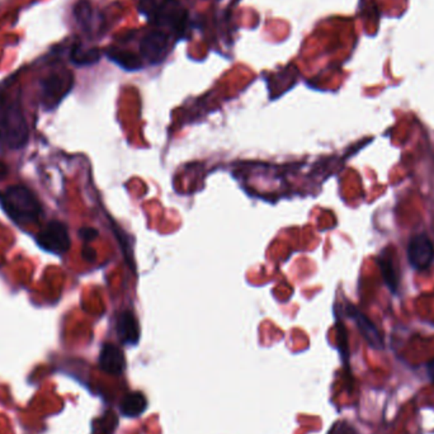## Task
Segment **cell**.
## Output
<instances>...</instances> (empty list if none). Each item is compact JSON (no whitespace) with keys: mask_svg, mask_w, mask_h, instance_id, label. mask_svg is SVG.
I'll return each mask as SVG.
<instances>
[{"mask_svg":"<svg viewBox=\"0 0 434 434\" xmlns=\"http://www.w3.org/2000/svg\"><path fill=\"white\" fill-rule=\"evenodd\" d=\"M36 242L43 251L52 254H64L70 249L71 240L65 224L60 221H50L36 236Z\"/></svg>","mask_w":434,"mask_h":434,"instance_id":"obj_4","label":"cell"},{"mask_svg":"<svg viewBox=\"0 0 434 434\" xmlns=\"http://www.w3.org/2000/svg\"><path fill=\"white\" fill-rule=\"evenodd\" d=\"M347 314L356 323V326L358 328L359 333L365 338V341L368 343V345L371 348L377 350V351L384 350L385 344L382 335L378 332V329L376 328L375 324L363 312H361L356 306L348 305Z\"/></svg>","mask_w":434,"mask_h":434,"instance_id":"obj_8","label":"cell"},{"mask_svg":"<svg viewBox=\"0 0 434 434\" xmlns=\"http://www.w3.org/2000/svg\"><path fill=\"white\" fill-rule=\"evenodd\" d=\"M100 366L102 371L109 375H121L126 367L124 352L115 344L107 343L102 347L100 354Z\"/></svg>","mask_w":434,"mask_h":434,"instance_id":"obj_10","label":"cell"},{"mask_svg":"<svg viewBox=\"0 0 434 434\" xmlns=\"http://www.w3.org/2000/svg\"><path fill=\"white\" fill-rule=\"evenodd\" d=\"M377 264L381 271L384 282L391 293H395L399 288V276L396 273V268L393 266V259L387 255H380L377 259Z\"/></svg>","mask_w":434,"mask_h":434,"instance_id":"obj_13","label":"cell"},{"mask_svg":"<svg viewBox=\"0 0 434 434\" xmlns=\"http://www.w3.org/2000/svg\"><path fill=\"white\" fill-rule=\"evenodd\" d=\"M0 141L10 149H21L28 141V127L17 98L0 102Z\"/></svg>","mask_w":434,"mask_h":434,"instance_id":"obj_2","label":"cell"},{"mask_svg":"<svg viewBox=\"0 0 434 434\" xmlns=\"http://www.w3.org/2000/svg\"><path fill=\"white\" fill-rule=\"evenodd\" d=\"M0 205L18 224H32L42 215L40 201L25 185H12L0 193Z\"/></svg>","mask_w":434,"mask_h":434,"instance_id":"obj_1","label":"cell"},{"mask_svg":"<svg viewBox=\"0 0 434 434\" xmlns=\"http://www.w3.org/2000/svg\"><path fill=\"white\" fill-rule=\"evenodd\" d=\"M145 410H146V399L141 393H130L125 396L121 402V413L125 417H139Z\"/></svg>","mask_w":434,"mask_h":434,"instance_id":"obj_12","label":"cell"},{"mask_svg":"<svg viewBox=\"0 0 434 434\" xmlns=\"http://www.w3.org/2000/svg\"><path fill=\"white\" fill-rule=\"evenodd\" d=\"M426 368L428 377L434 382V358L431 359L429 362H426Z\"/></svg>","mask_w":434,"mask_h":434,"instance_id":"obj_20","label":"cell"},{"mask_svg":"<svg viewBox=\"0 0 434 434\" xmlns=\"http://www.w3.org/2000/svg\"><path fill=\"white\" fill-rule=\"evenodd\" d=\"M408 262L417 271H426L434 260V244L426 234L414 235L407 249Z\"/></svg>","mask_w":434,"mask_h":434,"instance_id":"obj_5","label":"cell"},{"mask_svg":"<svg viewBox=\"0 0 434 434\" xmlns=\"http://www.w3.org/2000/svg\"><path fill=\"white\" fill-rule=\"evenodd\" d=\"M330 434H357L351 426L345 423H339L332 429Z\"/></svg>","mask_w":434,"mask_h":434,"instance_id":"obj_18","label":"cell"},{"mask_svg":"<svg viewBox=\"0 0 434 434\" xmlns=\"http://www.w3.org/2000/svg\"><path fill=\"white\" fill-rule=\"evenodd\" d=\"M76 19L80 25H83L84 28H89L92 25L93 10L92 5L89 4V1L87 0H82L76 4Z\"/></svg>","mask_w":434,"mask_h":434,"instance_id":"obj_15","label":"cell"},{"mask_svg":"<svg viewBox=\"0 0 434 434\" xmlns=\"http://www.w3.org/2000/svg\"><path fill=\"white\" fill-rule=\"evenodd\" d=\"M106 55L112 62L117 64L118 67H122L124 70H127V71H137L142 67L141 59L130 51L112 49V50L107 51Z\"/></svg>","mask_w":434,"mask_h":434,"instance_id":"obj_11","label":"cell"},{"mask_svg":"<svg viewBox=\"0 0 434 434\" xmlns=\"http://www.w3.org/2000/svg\"><path fill=\"white\" fill-rule=\"evenodd\" d=\"M116 330L119 341L126 345H136L139 343L140 326L131 310H125L118 315Z\"/></svg>","mask_w":434,"mask_h":434,"instance_id":"obj_9","label":"cell"},{"mask_svg":"<svg viewBox=\"0 0 434 434\" xmlns=\"http://www.w3.org/2000/svg\"><path fill=\"white\" fill-rule=\"evenodd\" d=\"M95 257H97V253H95V251H94L93 248H89V247H84V259H87L88 262H94V260H95Z\"/></svg>","mask_w":434,"mask_h":434,"instance_id":"obj_19","label":"cell"},{"mask_svg":"<svg viewBox=\"0 0 434 434\" xmlns=\"http://www.w3.org/2000/svg\"><path fill=\"white\" fill-rule=\"evenodd\" d=\"M7 173H8V167L0 161V178H3Z\"/></svg>","mask_w":434,"mask_h":434,"instance_id":"obj_21","label":"cell"},{"mask_svg":"<svg viewBox=\"0 0 434 434\" xmlns=\"http://www.w3.org/2000/svg\"><path fill=\"white\" fill-rule=\"evenodd\" d=\"M338 344H339V350L342 353L343 358H348V341H347V333H345V328L342 326V323H338Z\"/></svg>","mask_w":434,"mask_h":434,"instance_id":"obj_16","label":"cell"},{"mask_svg":"<svg viewBox=\"0 0 434 434\" xmlns=\"http://www.w3.org/2000/svg\"><path fill=\"white\" fill-rule=\"evenodd\" d=\"M139 10L151 23L167 25L173 31H182L187 19V12L176 0H140Z\"/></svg>","mask_w":434,"mask_h":434,"instance_id":"obj_3","label":"cell"},{"mask_svg":"<svg viewBox=\"0 0 434 434\" xmlns=\"http://www.w3.org/2000/svg\"><path fill=\"white\" fill-rule=\"evenodd\" d=\"M169 36L163 31H151L140 42V55L151 65L160 64L169 54Z\"/></svg>","mask_w":434,"mask_h":434,"instance_id":"obj_7","label":"cell"},{"mask_svg":"<svg viewBox=\"0 0 434 434\" xmlns=\"http://www.w3.org/2000/svg\"><path fill=\"white\" fill-rule=\"evenodd\" d=\"M70 59L78 67H88L100 61V52L98 49H83L82 46L76 45L71 50Z\"/></svg>","mask_w":434,"mask_h":434,"instance_id":"obj_14","label":"cell"},{"mask_svg":"<svg viewBox=\"0 0 434 434\" xmlns=\"http://www.w3.org/2000/svg\"><path fill=\"white\" fill-rule=\"evenodd\" d=\"M79 236L83 239L84 242H93L98 236V230L93 227H83L79 230Z\"/></svg>","mask_w":434,"mask_h":434,"instance_id":"obj_17","label":"cell"},{"mask_svg":"<svg viewBox=\"0 0 434 434\" xmlns=\"http://www.w3.org/2000/svg\"><path fill=\"white\" fill-rule=\"evenodd\" d=\"M73 87V76L69 73H55L42 82V100L47 108L56 107L61 100L70 92Z\"/></svg>","mask_w":434,"mask_h":434,"instance_id":"obj_6","label":"cell"}]
</instances>
